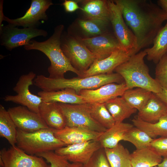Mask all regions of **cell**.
Masks as SVG:
<instances>
[{"label":"cell","mask_w":167,"mask_h":167,"mask_svg":"<svg viewBox=\"0 0 167 167\" xmlns=\"http://www.w3.org/2000/svg\"><path fill=\"white\" fill-rule=\"evenodd\" d=\"M78 24L86 38L93 37L108 33L107 26L109 22L98 19H79Z\"/></svg>","instance_id":"cell-32"},{"label":"cell","mask_w":167,"mask_h":167,"mask_svg":"<svg viewBox=\"0 0 167 167\" xmlns=\"http://www.w3.org/2000/svg\"><path fill=\"white\" fill-rule=\"evenodd\" d=\"M17 128L8 111L0 105V135L5 138L11 146L16 144Z\"/></svg>","instance_id":"cell-29"},{"label":"cell","mask_w":167,"mask_h":167,"mask_svg":"<svg viewBox=\"0 0 167 167\" xmlns=\"http://www.w3.org/2000/svg\"><path fill=\"white\" fill-rule=\"evenodd\" d=\"M78 1L71 0H65L62 3L65 11L68 13H71L78 9L81 10L78 5Z\"/></svg>","instance_id":"cell-38"},{"label":"cell","mask_w":167,"mask_h":167,"mask_svg":"<svg viewBox=\"0 0 167 167\" xmlns=\"http://www.w3.org/2000/svg\"><path fill=\"white\" fill-rule=\"evenodd\" d=\"M162 157L150 146L136 149L131 154L132 167H153L162 161Z\"/></svg>","instance_id":"cell-24"},{"label":"cell","mask_w":167,"mask_h":167,"mask_svg":"<svg viewBox=\"0 0 167 167\" xmlns=\"http://www.w3.org/2000/svg\"><path fill=\"white\" fill-rule=\"evenodd\" d=\"M132 122L134 126L145 132L153 139L158 136L167 137V113L155 123L143 121L137 116L132 120Z\"/></svg>","instance_id":"cell-27"},{"label":"cell","mask_w":167,"mask_h":167,"mask_svg":"<svg viewBox=\"0 0 167 167\" xmlns=\"http://www.w3.org/2000/svg\"><path fill=\"white\" fill-rule=\"evenodd\" d=\"M104 149L111 167H132L131 153L121 144L112 148Z\"/></svg>","instance_id":"cell-28"},{"label":"cell","mask_w":167,"mask_h":167,"mask_svg":"<svg viewBox=\"0 0 167 167\" xmlns=\"http://www.w3.org/2000/svg\"><path fill=\"white\" fill-rule=\"evenodd\" d=\"M64 29L63 25H58L55 28L52 35L47 40L39 42L32 40L24 48L27 50L40 51L47 57L50 62V65L48 68L49 77L52 79L64 78L65 74L69 71L81 77L83 74L71 65L61 48V39Z\"/></svg>","instance_id":"cell-2"},{"label":"cell","mask_w":167,"mask_h":167,"mask_svg":"<svg viewBox=\"0 0 167 167\" xmlns=\"http://www.w3.org/2000/svg\"><path fill=\"white\" fill-rule=\"evenodd\" d=\"M155 74V79L161 87L167 88V53L156 64Z\"/></svg>","instance_id":"cell-34"},{"label":"cell","mask_w":167,"mask_h":167,"mask_svg":"<svg viewBox=\"0 0 167 167\" xmlns=\"http://www.w3.org/2000/svg\"><path fill=\"white\" fill-rule=\"evenodd\" d=\"M7 111L17 128L23 131L32 132L49 128L39 114L25 106L9 108Z\"/></svg>","instance_id":"cell-13"},{"label":"cell","mask_w":167,"mask_h":167,"mask_svg":"<svg viewBox=\"0 0 167 167\" xmlns=\"http://www.w3.org/2000/svg\"><path fill=\"white\" fill-rule=\"evenodd\" d=\"M42 101L47 102H57L71 104L87 103L83 97L76 93L73 90L66 88L58 91L38 93Z\"/></svg>","instance_id":"cell-21"},{"label":"cell","mask_w":167,"mask_h":167,"mask_svg":"<svg viewBox=\"0 0 167 167\" xmlns=\"http://www.w3.org/2000/svg\"><path fill=\"white\" fill-rule=\"evenodd\" d=\"M113 1L136 38V54L152 44L162 24L167 20V11L150 0Z\"/></svg>","instance_id":"cell-1"},{"label":"cell","mask_w":167,"mask_h":167,"mask_svg":"<svg viewBox=\"0 0 167 167\" xmlns=\"http://www.w3.org/2000/svg\"><path fill=\"white\" fill-rule=\"evenodd\" d=\"M115 123L122 122L136 112L137 109L131 107L122 96L118 97L104 103Z\"/></svg>","instance_id":"cell-25"},{"label":"cell","mask_w":167,"mask_h":167,"mask_svg":"<svg viewBox=\"0 0 167 167\" xmlns=\"http://www.w3.org/2000/svg\"><path fill=\"white\" fill-rule=\"evenodd\" d=\"M2 167H49L43 158L25 153L17 146L0 151Z\"/></svg>","instance_id":"cell-12"},{"label":"cell","mask_w":167,"mask_h":167,"mask_svg":"<svg viewBox=\"0 0 167 167\" xmlns=\"http://www.w3.org/2000/svg\"><path fill=\"white\" fill-rule=\"evenodd\" d=\"M39 114L49 128L60 130L66 126V119L58 103L42 101Z\"/></svg>","instance_id":"cell-19"},{"label":"cell","mask_w":167,"mask_h":167,"mask_svg":"<svg viewBox=\"0 0 167 167\" xmlns=\"http://www.w3.org/2000/svg\"><path fill=\"white\" fill-rule=\"evenodd\" d=\"M36 77V74L32 71L21 76L13 88L17 94L6 95L3 98L4 101L21 105L39 114V106L42 101L41 98L32 93L29 90V87L33 83V81Z\"/></svg>","instance_id":"cell-11"},{"label":"cell","mask_w":167,"mask_h":167,"mask_svg":"<svg viewBox=\"0 0 167 167\" xmlns=\"http://www.w3.org/2000/svg\"><path fill=\"white\" fill-rule=\"evenodd\" d=\"M152 93L147 89L136 88L126 90L122 96L131 107L139 111L145 105Z\"/></svg>","instance_id":"cell-30"},{"label":"cell","mask_w":167,"mask_h":167,"mask_svg":"<svg viewBox=\"0 0 167 167\" xmlns=\"http://www.w3.org/2000/svg\"><path fill=\"white\" fill-rule=\"evenodd\" d=\"M146 55L144 50L140 51L132 55L114 71L122 77L128 89L140 88L158 93L161 92L162 87L149 74L144 61Z\"/></svg>","instance_id":"cell-4"},{"label":"cell","mask_w":167,"mask_h":167,"mask_svg":"<svg viewBox=\"0 0 167 167\" xmlns=\"http://www.w3.org/2000/svg\"><path fill=\"white\" fill-rule=\"evenodd\" d=\"M159 167L158 166H154V167Z\"/></svg>","instance_id":"cell-43"},{"label":"cell","mask_w":167,"mask_h":167,"mask_svg":"<svg viewBox=\"0 0 167 167\" xmlns=\"http://www.w3.org/2000/svg\"><path fill=\"white\" fill-rule=\"evenodd\" d=\"M51 129L55 136L66 145L98 140L103 133L77 127L66 126L60 130Z\"/></svg>","instance_id":"cell-18"},{"label":"cell","mask_w":167,"mask_h":167,"mask_svg":"<svg viewBox=\"0 0 167 167\" xmlns=\"http://www.w3.org/2000/svg\"><path fill=\"white\" fill-rule=\"evenodd\" d=\"M59 103L66 119V126L82 127L101 133L104 132L107 129L93 118L87 103Z\"/></svg>","instance_id":"cell-9"},{"label":"cell","mask_w":167,"mask_h":167,"mask_svg":"<svg viewBox=\"0 0 167 167\" xmlns=\"http://www.w3.org/2000/svg\"><path fill=\"white\" fill-rule=\"evenodd\" d=\"M17 146L26 153L32 155L55 150L66 145L55 135L50 128L32 132L17 129Z\"/></svg>","instance_id":"cell-5"},{"label":"cell","mask_w":167,"mask_h":167,"mask_svg":"<svg viewBox=\"0 0 167 167\" xmlns=\"http://www.w3.org/2000/svg\"><path fill=\"white\" fill-rule=\"evenodd\" d=\"M134 54L133 52L128 51L123 48L118 49L104 59L100 60L96 59L90 67L83 73L81 77L113 73L118 66Z\"/></svg>","instance_id":"cell-15"},{"label":"cell","mask_w":167,"mask_h":167,"mask_svg":"<svg viewBox=\"0 0 167 167\" xmlns=\"http://www.w3.org/2000/svg\"><path fill=\"white\" fill-rule=\"evenodd\" d=\"M79 38L97 60L104 59L115 50L122 48L114 35L108 32L93 37Z\"/></svg>","instance_id":"cell-16"},{"label":"cell","mask_w":167,"mask_h":167,"mask_svg":"<svg viewBox=\"0 0 167 167\" xmlns=\"http://www.w3.org/2000/svg\"><path fill=\"white\" fill-rule=\"evenodd\" d=\"M36 156L46 160L50 163V167H65L69 163L66 157L58 155L53 151L42 153Z\"/></svg>","instance_id":"cell-36"},{"label":"cell","mask_w":167,"mask_h":167,"mask_svg":"<svg viewBox=\"0 0 167 167\" xmlns=\"http://www.w3.org/2000/svg\"><path fill=\"white\" fill-rule=\"evenodd\" d=\"M167 113V109L164 104L156 94L152 92L147 103L139 111L138 118L150 123L157 122Z\"/></svg>","instance_id":"cell-20"},{"label":"cell","mask_w":167,"mask_h":167,"mask_svg":"<svg viewBox=\"0 0 167 167\" xmlns=\"http://www.w3.org/2000/svg\"><path fill=\"white\" fill-rule=\"evenodd\" d=\"M47 32L36 28H19L8 24L0 28V42L2 46L11 51L15 48L25 46L31 39L38 36L46 37Z\"/></svg>","instance_id":"cell-8"},{"label":"cell","mask_w":167,"mask_h":167,"mask_svg":"<svg viewBox=\"0 0 167 167\" xmlns=\"http://www.w3.org/2000/svg\"><path fill=\"white\" fill-rule=\"evenodd\" d=\"M158 5L162 8L167 11V2L165 0H160L157 1Z\"/></svg>","instance_id":"cell-40"},{"label":"cell","mask_w":167,"mask_h":167,"mask_svg":"<svg viewBox=\"0 0 167 167\" xmlns=\"http://www.w3.org/2000/svg\"><path fill=\"white\" fill-rule=\"evenodd\" d=\"M108 3L109 20L114 36L122 48L136 54L138 45L136 37L126 24L118 6L113 0H108Z\"/></svg>","instance_id":"cell-10"},{"label":"cell","mask_w":167,"mask_h":167,"mask_svg":"<svg viewBox=\"0 0 167 167\" xmlns=\"http://www.w3.org/2000/svg\"><path fill=\"white\" fill-rule=\"evenodd\" d=\"M123 80L122 77L116 72L71 79L64 77L52 79L39 75L34 79L33 84L43 91H57L70 88L74 90L79 95L83 90L94 89L111 83H121L123 82L122 81Z\"/></svg>","instance_id":"cell-3"},{"label":"cell","mask_w":167,"mask_h":167,"mask_svg":"<svg viewBox=\"0 0 167 167\" xmlns=\"http://www.w3.org/2000/svg\"><path fill=\"white\" fill-rule=\"evenodd\" d=\"M53 5L51 0H32L30 7L22 16L15 19H10L6 16L3 12V3H0V28L3 21L15 27L24 28H36L41 24L40 20H47L46 11Z\"/></svg>","instance_id":"cell-7"},{"label":"cell","mask_w":167,"mask_h":167,"mask_svg":"<svg viewBox=\"0 0 167 167\" xmlns=\"http://www.w3.org/2000/svg\"><path fill=\"white\" fill-rule=\"evenodd\" d=\"M102 148L98 140L66 145L55 151L57 154L64 156L72 163L84 164L94 154Z\"/></svg>","instance_id":"cell-14"},{"label":"cell","mask_w":167,"mask_h":167,"mask_svg":"<svg viewBox=\"0 0 167 167\" xmlns=\"http://www.w3.org/2000/svg\"><path fill=\"white\" fill-rule=\"evenodd\" d=\"M127 89L124 82L117 84L111 83L96 89L83 90L79 95L83 97L87 103H104L116 97L121 96Z\"/></svg>","instance_id":"cell-17"},{"label":"cell","mask_w":167,"mask_h":167,"mask_svg":"<svg viewBox=\"0 0 167 167\" xmlns=\"http://www.w3.org/2000/svg\"><path fill=\"white\" fill-rule=\"evenodd\" d=\"M61 47L71 65L83 74L96 59L79 37L68 34L63 35L62 33Z\"/></svg>","instance_id":"cell-6"},{"label":"cell","mask_w":167,"mask_h":167,"mask_svg":"<svg viewBox=\"0 0 167 167\" xmlns=\"http://www.w3.org/2000/svg\"><path fill=\"white\" fill-rule=\"evenodd\" d=\"M152 44V47L144 50L147 54V59L157 64L167 53V21L157 33Z\"/></svg>","instance_id":"cell-26"},{"label":"cell","mask_w":167,"mask_h":167,"mask_svg":"<svg viewBox=\"0 0 167 167\" xmlns=\"http://www.w3.org/2000/svg\"><path fill=\"white\" fill-rule=\"evenodd\" d=\"M89 111L93 118L106 129L115 123L113 118L106 107L104 103H87Z\"/></svg>","instance_id":"cell-31"},{"label":"cell","mask_w":167,"mask_h":167,"mask_svg":"<svg viewBox=\"0 0 167 167\" xmlns=\"http://www.w3.org/2000/svg\"><path fill=\"white\" fill-rule=\"evenodd\" d=\"M133 125L122 122L115 123L111 128L103 132L98 140L104 148L115 147L123 140L126 133L134 126Z\"/></svg>","instance_id":"cell-22"},{"label":"cell","mask_w":167,"mask_h":167,"mask_svg":"<svg viewBox=\"0 0 167 167\" xmlns=\"http://www.w3.org/2000/svg\"><path fill=\"white\" fill-rule=\"evenodd\" d=\"M155 94L163 103L167 109V88H162L161 92Z\"/></svg>","instance_id":"cell-39"},{"label":"cell","mask_w":167,"mask_h":167,"mask_svg":"<svg viewBox=\"0 0 167 167\" xmlns=\"http://www.w3.org/2000/svg\"><path fill=\"white\" fill-rule=\"evenodd\" d=\"M166 2H167V0H165Z\"/></svg>","instance_id":"cell-44"},{"label":"cell","mask_w":167,"mask_h":167,"mask_svg":"<svg viewBox=\"0 0 167 167\" xmlns=\"http://www.w3.org/2000/svg\"><path fill=\"white\" fill-rule=\"evenodd\" d=\"M82 2L83 5L81 10L87 19L110 22L108 0H90Z\"/></svg>","instance_id":"cell-23"},{"label":"cell","mask_w":167,"mask_h":167,"mask_svg":"<svg viewBox=\"0 0 167 167\" xmlns=\"http://www.w3.org/2000/svg\"><path fill=\"white\" fill-rule=\"evenodd\" d=\"M153 139L143 131L133 126L126 133L123 140L131 143L136 149H141L150 147Z\"/></svg>","instance_id":"cell-33"},{"label":"cell","mask_w":167,"mask_h":167,"mask_svg":"<svg viewBox=\"0 0 167 167\" xmlns=\"http://www.w3.org/2000/svg\"><path fill=\"white\" fill-rule=\"evenodd\" d=\"M83 167H111L106 157L104 148L96 151Z\"/></svg>","instance_id":"cell-35"},{"label":"cell","mask_w":167,"mask_h":167,"mask_svg":"<svg viewBox=\"0 0 167 167\" xmlns=\"http://www.w3.org/2000/svg\"><path fill=\"white\" fill-rule=\"evenodd\" d=\"M65 167H83V164L78 163H68Z\"/></svg>","instance_id":"cell-41"},{"label":"cell","mask_w":167,"mask_h":167,"mask_svg":"<svg viewBox=\"0 0 167 167\" xmlns=\"http://www.w3.org/2000/svg\"><path fill=\"white\" fill-rule=\"evenodd\" d=\"M158 166L159 167H167V158H164Z\"/></svg>","instance_id":"cell-42"},{"label":"cell","mask_w":167,"mask_h":167,"mask_svg":"<svg viewBox=\"0 0 167 167\" xmlns=\"http://www.w3.org/2000/svg\"><path fill=\"white\" fill-rule=\"evenodd\" d=\"M150 147L162 157L167 158V137L154 139Z\"/></svg>","instance_id":"cell-37"}]
</instances>
